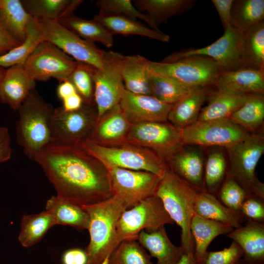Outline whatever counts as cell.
<instances>
[{
  "label": "cell",
  "mask_w": 264,
  "mask_h": 264,
  "mask_svg": "<svg viewBox=\"0 0 264 264\" xmlns=\"http://www.w3.org/2000/svg\"><path fill=\"white\" fill-rule=\"evenodd\" d=\"M96 4L99 8V13L121 15L134 20L138 18L155 30L149 17L139 11L130 0H99Z\"/></svg>",
  "instance_id": "7bdbcfd3"
},
{
  "label": "cell",
  "mask_w": 264,
  "mask_h": 264,
  "mask_svg": "<svg viewBox=\"0 0 264 264\" xmlns=\"http://www.w3.org/2000/svg\"><path fill=\"white\" fill-rule=\"evenodd\" d=\"M77 92L73 85L68 80L59 83L57 94L62 101Z\"/></svg>",
  "instance_id": "db71d44e"
},
{
  "label": "cell",
  "mask_w": 264,
  "mask_h": 264,
  "mask_svg": "<svg viewBox=\"0 0 264 264\" xmlns=\"http://www.w3.org/2000/svg\"><path fill=\"white\" fill-rule=\"evenodd\" d=\"M198 192L169 169L155 194L161 200L174 223L180 228V246L185 254H194L190 225L195 215L194 206Z\"/></svg>",
  "instance_id": "277c9868"
},
{
  "label": "cell",
  "mask_w": 264,
  "mask_h": 264,
  "mask_svg": "<svg viewBox=\"0 0 264 264\" xmlns=\"http://www.w3.org/2000/svg\"><path fill=\"white\" fill-rule=\"evenodd\" d=\"M12 153L11 139L8 129L0 127V163L9 160Z\"/></svg>",
  "instance_id": "681fc988"
},
{
  "label": "cell",
  "mask_w": 264,
  "mask_h": 264,
  "mask_svg": "<svg viewBox=\"0 0 264 264\" xmlns=\"http://www.w3.org/2000/svg\"><path fill=\"white\" fill-rule=\"evenodd\" d=\"M248 194L227 173L216 195L224 205L239 214L241 205Z\"/></svg>",
  "instance_id": "ee69618b"
},
{
  "label": "cell",
  "mask_w": 264,
  "mask_h": 264,
  "mask_svg": "<svg viewBox=\"0 0 264 264\" xmlns=\"http://www.w3.org/2000/svg\"><path fill=\"white\" fill-rule=\"evenodd\" d=\"M119 106L133 125L167 121L173 105L163 103L152 95L134 94L125 89Z\"/></svg>",
  "instance_id": "e0dca14e"
},
{
  "label": "cell",
  "mask_w": 264,
  "mask_h": 264,
  "mask_svg": "<svg viewBox=\"0 0 264 264\" xmlns=\"http://www.w3.org/2000/svg\"><path fill=\"white\" fill-rule=\"evenodd\" d=\"M44 40L38 21L32 18L27 27L25 40L20 45L0 56V67L9 68L23 64L36 46Z\"/></svg>",
  "instance_id": "f35d334b"
},
{
  "label": "cell",
  "mask_w": 264,
  "mask_h": 264,
  "mask_svg": "<svg viewBox=\"0 0 264 264\" xmlns=\"http://www.w3.org/2000/svg\"><path fill=\"white\" fill-rule=\"evenodd\" d=\"M250 95L212 87L206 99L208 103L201 109L198 121L229 119L243 105Z\"/></svg>",
  "instance_id": "603a6c76"
},
{
  "label": "cell",
  "mask_w": 264,
  "mask_h": 264,
  "mask_svg": "<svg viewBox=\"0 0 264 264\" xmlns=\"http://www.w3.org/2000/svg\"><path fill=\"white\" fill-rule=\"evenodd\" d=\"M37 21L44 40L54 44L78 63L101 70L107 66L106 51L94 43L82 39L58 21Z\"/></svg>",
  "instance_id": "ba28073f"
},
{
  "label": "cell",
  "mask_w": 264,
  "mask_h": 264,
  "mask_svg": "<svg viewBox=\"0 0 264 264\" xmlns=\"http://www.w3.org/2000/svg\"><path fill=\"white\" fill-rule=\"evenodd\" d=\"M178 264H197L194 254L183 253Z\"/></svg>",
  "instance_id": "11a10c76"
},
{
  "label": "cell",
  "mask_w": 264,
  "mask_h": 264,
  "mask_svg": "<svg viewBox=\"0 0 264 264\" xmlns=\"http://www.w3.org/2000/svg\"><path fill=\"white\" fill-rule=\"evenodd\" d=\"M36 81L24 69L23 64L6 69L0 83V101L18 110L29 92L35 89Z\"/></svg>",
  "instance_id": "7402d4cb"
},
{
  "label": "cell",
  "mask_w": 264,
  "mask_h": 264,
  "mask_svg": "<svg viewBox=\"0 0 264 264\" xmlns=\"http://www.w3.org/2000/svg\"><path fill=\"white\" fill-rule=\"evenodd\" d=\"M239 55L243 68L264 70V21L241 34Z\"/></svg>",
  "instance_id": "f546056e"
},
{
  "label": "cell",
  "mask_w": 264,
  "mask_h": 264,
  "mask_svg": "<svg viewBox=\"0 0 264 264\" xmlns=\"http://www.w3.org/2000/svg\"><path fill=\"white\" fill-rule=\"evenodd\" d=\"M239 215L244 222L251 220L264 223V199L248 195L241 205Z\"/></svg>",
  "instance_id": "7dc6e473"
},
{
  "label": "cell",
  "mask_w": 264,
  "mask_h": 264,
  "mask_svg": "<svg viewBox=\"0 0 264 264\" xmlns=\"http://www.w3.org/2000/svg\"><path fill=\"white\" fill-rule=\"evenodd\" d=\"M57 195L83 206L112 197L107 169L79 146L50 143L34 158Z\"/></svg>",
  "instance_id": "6da1fadb"
},
{
  "label": "cell",
  "mask_w": 264,
  "mask_h": 264,
  "mask_svg": "<svg viewBox=\"0 0 264 264\" xmlns=\"http://www.w3.org/2000/svg\"><path fill=\"white\" fill-rule=\"evenodd\" d=\"M32 17L20 0H0V21L8 32L23 43L27 36V27Z\"/></svg>",
  "instance_id": "836d02e7"
},
{
  "label": "cell",
  "mask_w": 264,
  "mask_h": 264,
  "mask_svg": "<svg viewBox=\"0 0 264 264\" xmlns=\"http://www.w3.org/2000/svg\"><path fill=\"white\" fill-rule=\"evenodd\" d=\"M169 169L199 192L204 191V161L199 150L183 145L165 159Z\"/></svg>",
  "instance_id": "d6986e66"
},
{
  "label": "cell",
  "mask_w": 264,
  "mask_h": 264,
  "mask_svg": "<svg viewBox=\"0 0 264 264\" xmlns=\"http://www.w3.org/2000/svg\"><path fill=\"white\" fill-rule=\"evenodd\" d=\"M137 241L151 257L156 258L157 264H178L184 253L180 246L171 242L164 227L151 232L142 230Z\"/></svg>",
  "instance_id": "d4e9b609"
},
{
  "label": "cell",
  "mask_w": 264,
  "mask_h": 264,
  "mask_svg": "<svg viewBox=\"0 0 264 264\" xmlns=\"http://www.w3.org/2000/svg\"><path fill=\"white\" fill-rule=\"evenodd\" d=\"M264 21V0H234L231 26L242 33Z\"/></svg>",
  "instance_id": "74e56055"
},
{
  "label": "cell",
  "mask_w": 264,
  "mask_h": 264,
  "mask_svg": "<svg viewBox=\"0 0 264 264\" xmlns=\"http://www.w3.org/2000/svg\"><path fill=\"white\" fill-rule=\"evenodd\" d=\"M196 215L226 224L233 228L244 222L239 214L221 203L216 196L206 192H198L194 206Z\"/></svg>",
  "instance_id": "1f68e13d"
},
{
  "label": "cell",
  "mask_w": 264,
  "mask_h": 264,
  "mask_svg": "<svg viewBox=\"0 0 264 264\" xmlns=\"http://www.w3.org/2000/svg\"><path fill=\"white\" fill-rule=\"evenodd\" d=\"M45 210L53 216L56 225H69L78 231L88 230L89 217L81 206L56 195L47 200Z\"/></svg>",
  "instance_id": "4dcf8cb0"
},
{
  "label": "cell",
  "mask_w": 264,
  "mask_h": 264,
  "mask_svg": "<svg viewBox=\"0 0 264 264\" xmlns=\"http://www.w3.org/2000/svg\"><path fill=\"white\" fill-rule=\"evenodd\" d=\"M233 0H211L220 16L224 31L231 26V10Z\"/></svg>",
  "instance_id": "c3c4849f"
},
{
  "label": "cell",
  "mask_w": 264,
  "mask_h": 264,
  "mask_svg": "<svg viewBox=\"0 0 264 264\" xmlns=\"http://www.w3.org/2000/svg\"><path fill=\"white\" fill-rule=\"evenodd\" d=\"M56 225L53 216L46 210L22 217L18 240L24 247L38 243L51 227Z\"/></svg>",
  "instance_id": "d590c367"
},
{
  "label": "cell",
  "mask_w": 264,
  "mask_h": 264,
  "mask_svg": "<svg viewBox=\"0 0 264 264\" xmlns=\"http://www.w3.org/2000/svg\"><path fill=\"white\" fill-rule=\"evenodd\" d=\"M78 146L98 160L106 168L142 171L163 177L169 168L165 160L154 152L125 143L105 146L87 140Z\"/></svg>",
  "instance_id": "5b68a950"
},
{
  "label": "cell",
  "mask_w": 264,
  "mask_h": 264,
  "mask_svg": "<svg viewBox=\"0 0 264 264\" xmlns=\"http://www.w3.org/2000/svg\"><path fill=\"white\" fill-rule=\"evenodd\" d=\"M97 120L94 106L84 103L80 109L72 111L58 107L54 109L50 122L51 142L78 146L89 139Z\"/></svg>",
  "instance_id": "9c48e42d"
},
{
  "label": "cell",
  "mask_w": 264,
  "mask_h": 264,
  "mask_svg": "<svg viewBox=\"0 0 264 264\" xmlns=\"http://www.w3.org/2000/svg\"><path fill=\"white\" fill-rule=\"evenodd\" d=\"M211 88H197L174 104L167 121L179 130L197 122Z\"/></svg>",
  "instance_id": "484cf974"
},
{
  "label": "cell",
  "mask_w": 264,
  "mask_h": 264,
  "mask_svg": "<svg viewBox=\"0 0 264 264\" xmlns=\"http://www.w3.org/2000/svg\"><path fill=\"white\" fill-rule=\"evenodd\" d=\"M132 125L119 105L96 123L88 140L105 146L125 143Z\"/></svg>",
  "instance_id": "44dd1931"
},
{
  "label": "cell",
  "mask_w": 264,
  "mask_h": 264,
  "mask_svg": "<svg viewBox=\"0 0 264 264\" xmlns=\"http://www.w3.org/2000/svg\"><path fill=\"white\" fill-rule=\"evenodd\" d=\"M241 34L231 26L224 30L221 37L210 45L202 48H191L175 52L160 62L171 63L189 56L200 55L213 59L225 71L243 68L239 55Z\"/></svg>",
  "instance_id": "9a60e30c"
},
{
  "label": "cell",
  "mask_w": 264,
  "mask_h": 264,
  "mask_svg": "<svg viewBox=\"0 0 264 264\" xmlns=\"http://www.w3.org/2000/svg\"><path fill=\"white\" fill-rule=\"evenodd\" d=\"M62 261L63 264H87V256L85 250L73 248L64 252Z\"/></svg>",
  "instance_id": "816d5d0a"
},
{
  "label": "cell",
  "mask_w": 264,
  "mask_h": 264,
  "mask_svg": "<svg viewBox=\"0 0 264 264\" xmlns=\"http://www.w3.org/2000/svg\"><path fill=\"white\" fill-rule=\"evenodd\" d=\"M53 106L46 102L34 89L18 110L16 139L25 154L33 160L40 152L51 142L50 120Z\"/></svg>",
  "instance_id": "3957f363"
},
{
  "label": "cell",
  "mask_w": 264,
  "mask_h": 264,
  "mask_svg": "<svg viewBox=\"0 0 264 264\" xmlns=\"http://www.w3.org/2000/svg\"><path fill=\"white\" fill-rule=\"evenodd\" d=\"M229 167L227 174L248 195L264 199V184L255 170L264 153V135L262 132L248 133L242 140L227 149Z\"/></svg>",
  "instance_id": "52a82bcc"
},
{
  "label": "cell",
  "mask_w": 264,
  "mask_h": 264,
  "mask_svg": "<svg viewBox=\"0 0 264 264\" xmlns=\"http://www.w3.org/2000/svg\"><path fill=\"white\" fill-rule=\"evenodd\" d=\"M107 61L108 65L103 70L89 66L94 84L97 122L107 112L119 105L125 90L119 71L107 60Z\"/></svg>",
  "instance_id": "2e32d148"
},
{
  "label": "cell",
  "mask_w": 264,
  "mask_h": 264,
  "mask_svg": "<svg viewBox=\"0 0 264 264\" xmlns=\"http://www.w3.org/2000/svg\"><path fill=\"white\" fill-rule=\"evenodd\" d=\"M25 10L38 21H59L73 14L81 0H21Z\"/></svg>",
  "instance_id": "d6a6232c"
},
{
  "label": "cell",
  "mask_w": 264,
  "mask_h": 264,
  "mask_svg": "<svg viewBox=\"0 0 264 264\" xmlns=\"http://www.w3.org/2000/svg\"><path fill=\"white\" fill-rule=\"evenodd\" d=\"M174 222L166 211L159 198L154 195L126 209L121 215L116 226L119 239H137L142 230L155 231Z\"/></svg>",
  "instance_id": "30bf717a"
},
{
  "label": "cell",
  "mask_w": 264,
  "mask_h": 264,
  "mask_svg": "<svg viewBox=\"0 0 264 264\" xmlns=\"http://www.w3.org/2000/svg\"><path fill=\"white\" fill-rule=\"evenodd\" d=\"M151 257L137 239L125 240L111 253L108 264H153Z\"/></svg>",
  "instance_id": "b9f144b4"
},
{
  "label": "cell",
  "mask_w": 264,
  "mask_h": 264,
  "mask_svg": "<svg viewBox=\"0 0 264 264\" xmlns=\"http://www.w3.org/2000/svg\"><path fill=\"white\" fill-rule=\"evenodd\" d=\"M180 132L183 145L218 146L226 149L249 133L229 119L197 121Z\"/></svg>",
  "instance_id": "4fadbf2b"
},
{
  "label": "cell",
  "mask_w": 264,
  "mask_h": 264,
  "mask_svg": "<svg viewBox=\"0 0 264 264\" xmlns=\"http://www.w3.org/2000/svg\"><path fill=\"white\" fill-rule=\"evenodd\" d=\"M93 20L101 24L112 36L134 34L162 42H168L170 40L169 36L161 31L154 30L136 20L123 16L98 13Z\"/></svg>",
  "instance_id": "4316f807"
},
{
  "label": "cell",
  "mask_w": 264,
  "mask_h": 264,
  "mask_svg": "<svg viewBox=\"0 0 264 264\" xmlns=\"http://www.w3.org/2000/svg\"><path fill=\"white\" fill-rule=\"evenodd\" d=\"M63 109L66 111H72L80 109L84 101L78 92L62 100Z\"/></svg>",
  "instance_id": "f5cc1de1"
},
{
  "label": "cell",
  "mask_w": 264,
  "mask_h": 264,
  "mask_svg": "<svg viewBox=\"0 0 264 264\" xmlns=\"http://www.w3.org/2000/svg\"><path fill=\"white\" fill-rule=\"evenodd\" d=\"M226 235L242 250L237 264H264V223L246 220Z\"/></svg>",
  "instance_id": "ffe728a7"
},
{
  "label": "cell",
  "mask_w": 264,
  "mask_h": 264,
  "mask_svg": "<svg viewBox=\"0 0 264 264\" xmlns=\"http://www.w3.org/2000/svg\"><path fill=\"white\" fill-rule=\"evenodd\" d=\"M148 76L151 95L166 104L174 105L197 88L184 86L148 69Z\"/></svg>",
  "instance_id": "ab89813d"
},
{
  "label": "cell",
  "mask_w": 264,
  "mask_h": 264,
  "mask_svg": "<svg viewBox=\"0 0 264 264\" xmlns=\"http://www.w3.org/2000/svg\"><path fill=\"white\" fill-rule=\"evenodd\" d=\"M247 132H258L264 121V96L250 94L229 118Z\"/></svg>",
  "instance_id": "8d00e7d4"
},
{
  "label": "cell",
  "mask_w": 264,
  "mask_h": 264,
  "mask_svg": "<svg viewBox=\"0 0 264 264\" xmlns=\"http://www.w3.org/2000/svg\"><path fill=\"white\" fill-rule=\"evenodd\" d=\"M108 258L106 259L102 264H108Z\"/></svg>",
  "instance_id": "6f0895ef"
},
{
  "label": "cell",
  "mask_w": 264,
  "mask_h": 264,
  "mask_svg": "<svg viewBox=\"0 0 264 264\" xmlns=\"http://www.w3.org/2000/svg\"><path fill=\"white\" fill-rule=\"evenodd\" d=\"M107 169L112 197L123 202L127 209L154 195L162 178L146 171Z\"/></svg>",
  "instance_id": "7c38bea8"
},
{
  "label": "cell",
  "mask_w": 264,
  "mask_h": 264,
  "mask_svg": "<svg viewBox=\"0 0 264 264\" xmlns=\"http://www.w3.org/2000/svg\"><path fill=\"white\" fill-rule=\"evenodd\" d=\"M126 143L149 149L165 160L184 145L180 130L167 121L132 125Z\"/></svg>",
  "instance_id": "5bb4252c"
},
{
  "label": "cell",
  "mask_w": 264,
  "mask_h": 264,
  "mask_svg": "<svg viewBox=\"0 0 264 264\" xmlns=\"http://www.w3.org/2000/svg\"><path fill=\"white\" fill-rule=\"evenodd\" d=\"M106 57L119 71L126 90L134 94L151 95L148 59L140 55H124L112 51H106Z\"/></svg>",
  "instance_id": "ac0fdd59"
},
{
  "label": "cell",
  "mask_w": 264,
  "mask_h": 264,
  "mask_svg": "<svg viewBox=\"0 0 264 264\" xmlns=\"http://www.w3.org/2000/svg\"><path fill=\"white\" fill-rule=\"evenodd\" d=\"M241 247L232 241L228 248L217 251H208L202 264H237L242 258Z\"/></svg>",
  "instance_id": "bcb514c9"
},
{
  "label": "cell",
  "mask_w": 264,
  "mask_h": 264,
  "mask_svg": "<svg viewBox=\"0 0 264 264\" xmlns=\"http://www.w3.org/2000/svg\"><path fill=\"white\" fill-rule=\"evenodd\" d=\"M135 7L145 12L152 22L155 29L160 31L158 26L173 16L180 15L191 9L196 4L195 0H134Z\"/></svg>",
  "instance_id": "f1b7e54d"
},
{
  "label": "cell",
  "mask_w": 264,
  "mask_h": 264,
  "mask_svg": "<svg viewBox=\"0 0 264 264\" xmlns=\"http://www.w3.org/2000/svg\"><path fill=\"white\" fill-rule=\"evenodd\" d=\"M149 70L191 88L215 87L223 71L213 59L200 55L184 58L171 63L147 61Z\"/></svg>",
  "instance_id": "8992f818"
},
{
  "label": "cell",
  "mask_w": 264,
  "mask_h": 264,
  "mask_svg": "<svg viewBox=\"0 0 264 264\" xmlns=\"http://www.w3.org/2000/svg\"><path fill=\"white\" fill-rule=\"evenodd\" d=\"M58 21L84 40L92 43L99 42L108 48L113 44V36L93 19H83L72 14Z\"/></svg>",
  "instance_id": "e575fe53"
},
{
  "label": "cell",
  "mask_w": 264,
  "mask_h": 264,
  "mask_svg": "<svg viewBox=\"0 0 264 264\" xmlns=\"http://www.w3.org/2000/svg\"><path fill=\"white\" fill-rule=\"evenodd\" d=\"M88 214L90 241L85 251L87 264H102L121 242L116 226L126 206L114 197L94 204L83 206Z\"/></svg>",
  "instance_id": "7a4b0ae2"
},
{
  "label": "cell",
  "mask_w": 264,
  "mask_h": 264,
  "mask_svg": "<svg viewBox=\"0 0 264 264\" xmlns=\"http://www.w3.org/2000/svg\"><path fill=\"white\" fill-rule=\"evenodd\" d=\"M78 62L51 43L43 40L23 64L24 69L35 81L54 78L59 83L67 80Z\"/></svg>",
  "instance_id": "8fae6325"
},
{
  "label": "cell",
  "mask_w": 264,
  "mask_h": 264,
  "mask_svg": "<svg viewBox=\"0 0 264 264\" xmlns=\"http://www.w3.org/2000/svg\"><path fill=\"white\" fill-rule=\"evenodd\" d=\"M22 44L8 32L0 21V56Z\"/></svg>",
  "instance_id": "f907efd6"
},
{
  "label": "cell",
  "mask_w": 264,
  "mask_h": 264,
  "mask_svg": "<svg viewBox=\"0 0 264 264\" xmlns=\"http://www.w3.org/2000/svg\"><path fill=\"white\" fill-rule=\"evenodd\" d=\"M215 88L240 94L264 95V70L242 68L223 70Z\"/></svg>",
  "instance_id": "cb8c5ba5"
},
{
  "label": "cell",
  "mask_w": 264,
  "mask_h": 264,
  "mask_svg": "<svg viewBox=\"0 0 264 264\" xmlns=\"http://www.w3.org/2000/svg\"><path fill=\"white\" fill-rule=\"evenodd\" d=\"M234 229L232 227L215 220L195 215L190 230L194 240V256L197 264H202L207 248L217 236L226 235Z\"/></svg>",
  "instance_id": "83f0119b"
},
{
  "label": "cell",
  "mask_w": 264,
  "mask_h": 264,
  "mask_svg": "<svg viewBox=\"0 0 264 264\" xmlns=\"http://www.w3.org/2000/svg\"><path fill=\"white\" fill-rule=\"evenodd\" d=\"M6 70V69L5 68L0 67V83L5 74Z\"/></svg>",
  "instance_id": "9f6ffc18"
},
{
  "label": "cell",
  "mask_w": 264,
  "mask_h": 264,
  "mask_svg": "<svg viewBox=\"0 0 264 264\" xmlns=\"http://www.w3.org/2000/svg\"><path fill=\"white\" fill-rule=\"evenodd\" d=\"M89 66L78 62L67 80L73 85L84 103L94 106V84Z\"/></svg>",
  "instance_id": "f6af8a7d"
},
{
  "label": "cell",
  "mask_w": 264,
  "mask_h": 264,
  "mask_svg": "<svg viewBox=\"0 0 264 264\" xmlns=\"http://www.w3.org/2000/svg\"><path fill=\"white\" fill-rule=\"evenodd\" d=\"M227 171V162L223 152L219 149L211 152L204 162V192L216 196Z\"/></svg>",
  "instance_id": "60d3db41"
}]
</instances>
